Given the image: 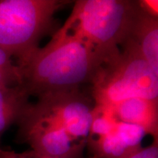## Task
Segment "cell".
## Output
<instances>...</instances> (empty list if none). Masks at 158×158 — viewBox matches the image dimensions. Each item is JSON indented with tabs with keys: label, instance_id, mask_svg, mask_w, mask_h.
<instances>
[{
	"label": "cell",
	"instance_id": "9",
	"mask_svg": "<svg viewBox=\"0 0 158 158\" xmlns=\"http://www.w3.org/2000/svg\"><path fill=\"white\" fill-rule=\"evenodd\" d=\"M29 97L21 84L0 86V141L6 130L17 123L30 102Z\"/></svg>",
	"mask_w": 158,
	"mask_h": 158
},
{
	"label": "cell",
	"instance_id": "12",
	"mask_svg": "<svg viewBox=\"0 0 158 158\" xmlns=\"http://www.w3.org/2000/svg\"><path fill=\"white\" fill-rule=\"evenodd\" d=\"M127 158H158V141L147 147H142Z\"/></svg>",
	"mask_w": 158,
	"mask_h": 158
},
{
	"label": "cell",
	"instance_id": "10",
	"mask_svg": "<svg viewBox=\"0 0 158 158\" xmlns=\"http://www.w3.org/2000/svg\"><path fill=\"white\" fill-rule=\"evenodd\" d=\"M0 72L9 76L16 84H21V77L19 67L13 57L0 48Z\"/></svg>",
	"mask_w": 158,
	"mask_h": 158
},
{
	"label": "cell",
	"instance_id": "6",
	"mask_svg": "<svg viewBox=\"0 0 158 158\" xmlns=\"http://www.w3.org/2000/svg\"><path fill=\"white\" fill-rule=\"evenodd\" d=\"M147 133L116 117L110 106L94 104L86 148L90 158H127L141 149Z\"/></svg>",
	"mask_w": 158,
	"mask_h": 158
},
{
	"label": "cell",
	"instance_id": "7",
	"mask_svg": "<svg viewBox=\"0 0 158 158\" xmlns=\"http://www.w3.org/2000/svg\"><path fill=\"white\" fill-rule=\"evenodd\" d=\"M110 107L118 119L141 127L158 141V102L132 98Z\"/></svg>",
	"mask_w": 158,
	"mask_h": 158
},
{
	"label": "cell",
	"instance_id": "14",
	"mask_svg": "<svg viewBox=\"0 0 158 158\" xmlns=\"http://www.w3.org/2000/svg\"><path fill=\"white\" fill-rule=\"evenodd\" d=\"M18 85L13 81L12 79L7 76V75L4 74L3 73L0 72V86H10Z\"/></svg>",
	"mask_w": 158,
	"mask_h": 158
},
{
	"label": "cell",
	"instance_id": "4",
	"mask_svg": "<svg viewBox=\"0 0 158 158\" xmlns=\"http://www.w3.org/2000/svg\"><path fill=\"white\" fill-rule=\"evenodd\" d=\"M121 47L119 55L102 65L91 84L94 104L113 106L132 98L158 102V72L133 40Z\"/></svg>",
	"mask_w": 158,
	"mask_h": 158
},
{
	"label": "cell",
	"instance_id": "1",
	"mask_svg": "<svg viewBox=\"0 0 158 158\" xmlns=\"http://www.w3.org/2000/svg\"><path fill=\"white\" fill-rule=\"evenodd\" d=\"M94 106L80 89L40 96L18 120L17 141L45 157L82 158Z\"/></svg>",
	"mask_w": 158,
	"mask_h": 158
},
{
	"label": "cell",
	"instance_id": "8",
	"mask_svg": "<svg viewBox=\"0 0 158 158\" xmlns=\"http://www.w3.org/2000/svg\"><path fill=\"white\" fill-rule=\"evenodd\" d=\"M129 38L136 43L143 58L158 72V18L141 8Z\"/></svg>",
	"mask_w": 158,
	"mask_h": 158
},
{
	"label": "cell",
	"instance_id": "3",
	"mask_svg": "<svg viewBox=\"0 0 158 158\" xmlns=\"http://www.w3.org/2000/svg\"><path fill=\"white\" fill-rule=\"evenodd\" d=\"M140 11L138 1L78 0L60 29L88 42L107 63L119 55V46L130 37Z\"/></svg>",
	"mask_w": 158,
	"mask_h": 158
},
{
	"label": "cell",
	"instance_id": "2",
	"mask_svg": "<svg viewBox=\"0 0 158 158\" xmlns=\"http://www.w3.org/2000/svg\"><path fill=\"white\" fill-rule=\"evenodd\" d=\"M106 58L80 37L59 28L43 48L17 65L29 96L80 89L95 78Z\"/></svg>",
	"mask_w": 158,
	"mask_h": 158
},
{
	"label": "cell",
	"instance_id": "5",
	"mask_svg": "<svg viewBox=\"0 0 158 158\" xmlns=\"http://www.w3.org/2000/svg\"><path fill=\"white\" fill-rule=\"evenodd\" d=\"M66 0H0V48L21 64L56 26L54 15Z\"/></svg>",
	"mask_w": 158,
	"mask_h": 158
},
{
	"label": "cell",
	"instance_id": "13",
	"mask_svg": "<svg viewBox=\"0 0 158 158\" xmlns=\"http://www.w3.org/2000/svg\"><path fill=\"white\" fill-rule=\"evenodd\" d=\"M138 5L142 10L152 16L158 18V1L157 0H139Z\"/></svg>",
	"mask_w": 158,
	"mask_h": 158
},
{
	"label": "cell",
	"instance_id": "11",
	"mask_svg": "<svg viewBox=\"0 0 158 158\" xmlns=\"http://www.w3.org/2000/svg\"><path fill=\"white\" fill-rule=\"evenodd\" d=\"M0 158H53L45 157L29 149L23 152H17L13 150L4 149L0 147ZM90 158V157H89Z\"/></svg>",
	"mask_w": 158,
	"mask_h": 158
}]
</instances>
